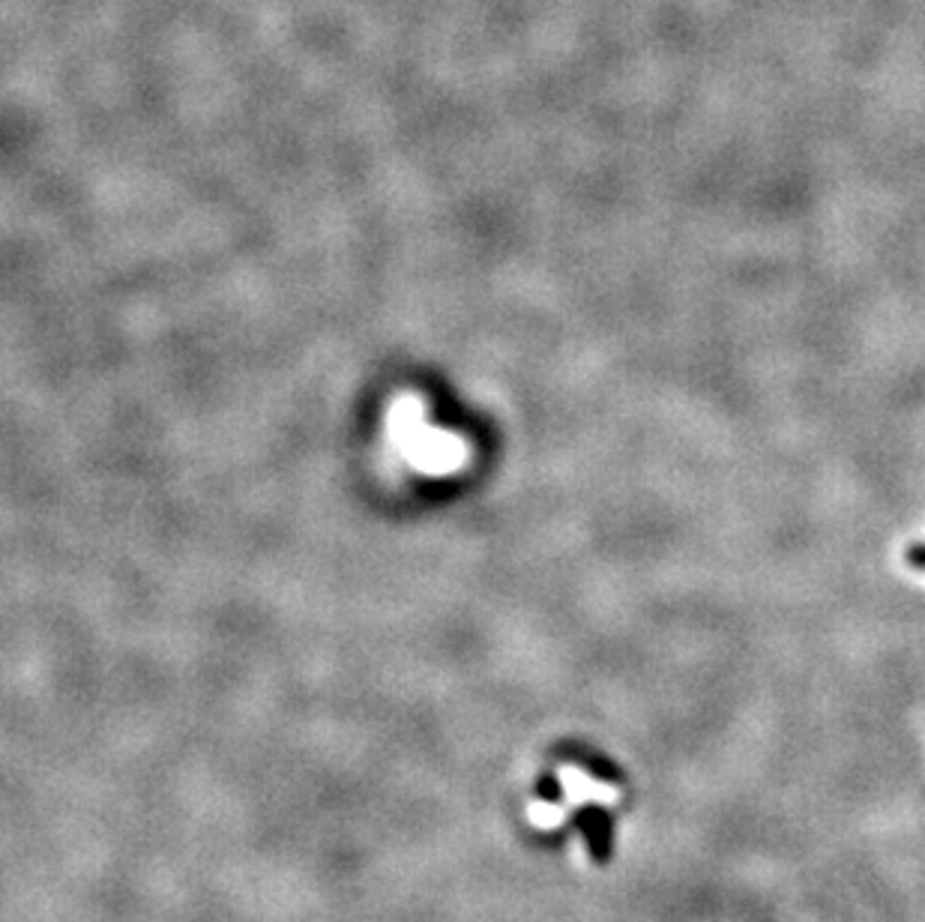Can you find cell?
Wrapping results in <instances>:
<instances>
[{
  "instance_id": "1",
  "label": "cell",
  "mask_w": 925,
  "mask_h": 922,
  "mask_svg": "<svg viewBox=\"0 0 925 922\" xmlns=\"http://www.w3.org/2000/svg\"><path fill=\"white\" fill-rule=\"evenodd\" d=\"M386 438L395 459L425 477H443L462 468L464 443L446 429H438L416 399H402L386 417Z\"/></svg>"
},
{
  "instance_id": "5",
  "label": "cell",
  "mask_w": 925,
  "mask_h": 922,
  "mask_svg": "<svg viewBox=\"0 0 925 922\" xmlns=\"http://www.w3.org/2000/svg\"><path fill=\"white\" fill-rule=\"evenodd\" d=\"M907 560H911L914 567H919V570H925V549H914L907 554Z\"/></svg>"
},
{
  "instance_id": "3",
  "label": "cell",
  "mask_w": 925,
  "mask_h": 922,
  "mask_svg": "<svg viewBox=\"0 0 925 922\" xmlns=\"http://www.w3.org/2000/svg\"><path fill=\"white\" fill-rule=\"evenodd\" d=\"M557 755H561L563 761H570V764L581 766L584 773H591L593 779H600V782H609V785H617V782H623L621 770L611 764L605 755L593 752V749L572 746V743H566V746H557Z\"/></svg>"
},
{
  "instance_id": "2",
  "label": "cell",
  "mask_w": 925,
  "mask_h": 922,
  "mask_svg": "<svg viewBox=\"0 0 925 922\" xmlns=\"http://www.w3.org/2000/svg\"><path fill=\"white\" fill-rule=\"evenodd\" d=\"M572 821L579 826V833L584 835L593 863H609L611 851H614V821H611L609 809L587 803L572 814Z\"/></svg>"
},
{
  "instance_id": "4",
  "label": "cell",
  "mask_w": 925,
  "mask_h": 922,
  "mask_svg": "<svg viewBox=\"0 0 925 922\" xmlns=\"http://www.w3.org/2000/svg\"><path fill=\"white\" fill-rule=\"evenodd\" d=\"M536 794H540V800H545V803H554L561 805L563 803V785L561 779L552 773V770H545V773L536 779Z\"/></svg>"
}]
</instances>
